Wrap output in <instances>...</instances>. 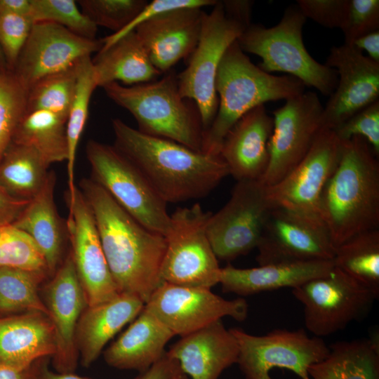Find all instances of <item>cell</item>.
<instances>
[{
	"mask_svg": "<svg viewBox=\"0 0 379 379\" xmlns=\"http://www.w3.org/2000/svg\"><path fill=\"white\" fill-rule=\"evenodd\" d=\"M175 335L145 307L128 328L104 352L105 362L122 370L149 368L165 354Z\"/></svg>",
	"mask_w": 379,
	"mask_h": 379,
	"instance_id": "27",
	"label": "cell"
},
{
	"mask_svg": "<svg viewBox=\"0 0 379 379\" xmlns=\"http://www.w3.org/2000/svg\"><path fill=\"white\" fill-rule=\"evenodd\" d=\"M28 88L12 69L0 67V161L27 114Z\"/></svg>",
	"mask_w": 379,
	"mask_h": 379,
	"instance_id": "37",
	"label": "cell"
},
{
	"mask_svg": "<svg viewBox=\"0 0 379 379\" xmlns=\"http://www.w3.org/2000/svg\"><path fill=\"white\" fill-rule=\"evenodd\" d=\"M86 152L91 178L138 222L164 237L171 220L167 204L135 165L114 145L94 140L87 142Z\"/></svg>",
	"mask_w": 379,
	"mask_h": 379,
	"instance_id": "8",
	"label": "cell"
},
{
	"mask_svg": "<svg viewBox=\"0 0 379 379\" xmlns=\"http://www.w3.org/2000/svg\"><path fill=\"white\" fill-rule=\"evenodd\" d=\"M350 0H298L297 6L305 16L328 28L341 29Z\"/></svg>",
	"mask_w": 379,
	"mask_h": 379,
	"instance_id": "44",
	"label": "cell"
},
{
	"mask_svg": "<svg viewBox=\"0 0 379 379\" xmlns=\"http://www.w3.org/2000/svg\"><path fill=\"white\" fill-rule=\"evenodd\" d=\"M245 29L226 15L222 1H218L210 13L204 12L197 45L187 67L177 75L180 94L195 103L204 132L211 126L218 107L215 77L220 62L227 48Z\"/></svg>",
	"mask_w": 379,
	"mask_h": 379,
	"instance_id": "9",
	"label": "cell"
},
{
	"mask_svg": "<svg viewBox=\"0 0 379 379\" xmlns=\"http://www.w3.org/2000/svg\"><path fill=\"white\" fill-rule=\"evenodd\" d=\"M338 74V84L324 107L322 128L334 131L347 119L379 100V62L354 45L330 49L326 64Z\"/></svg>",
	"mask_w": 379,
	"mask_h": 379,
	"instance_id": "18",
	"label": "cell"
},
{
	"mask_svg": "<svg viewBox=\"0 0 379 379\" xmlns=\"http://www.w3.org/2000/svg\"><path fill=\"white\" fill-rule=\"evenodd\" d=\"M91 60L97 87L119 81L135 85L147 83L161 74L134 30L102 48Z\"/></svg>",
	"mask_w": 379,
	"mask_h": 379,
	"instance_id": "29",
	"label": "cell"
},
{
	"mask_svg": "<svg viewBox=\"0 0 379 379\" xmlns=\"http://www.w3.org/2000/svg\"><path fill=\"white\" fill-rule=\"evenodd\" d=\"M204 12L199 7L174 9L135 27L152 63L161 74L191 55L199 41Z\"/></svg>",
	"mask_w": 379,
	"mask_h": 379,
	"instance_id": "21",
	"label": "cell"
},
{
	"mask_svg": "<svg viewBox=\"0 0 379 379\" xmlns=\"http://www.w3.org/2000/svg\"><path fill=\"white\" fill-rule=\"evenodd\" d=\"M178 365V362L169 358L165 352L157 362L135 379H170Z\"/></svg>",
	"mask_w": 379,
	"mask_h": 379,
	"instance_id": "48",
	"label": "cell"
},
{
	"mask_svg": "<svg viewBox=\"0 0 379 379\" xmlns=\"http://www.w3.org/2000/svg\"><path fill=\"white\" fill-rule=\"evenodd\" d=\"M302 305L306 328L322 338L364 317L378 294L338 268L292 288Z\"/></svg>",
	"mask_w": 379,
	"mask_h": 379,
	"instance_id": "10",
	"label": "cell"
},
{
	"mask_svg": "<svg viewBox=\"0 0 379 379\" xmlns=\"http://www.w3.org/2000/svg\"><path fill=\"white\" fill-rule=\"evenodd\" d=\"M7 66L4 55L3 54V52L0 48V67Z\"/></svg>",
	"mask_w": 379,
	"mask_h": 379,
	"instance_id": "54",
	"label": "cell"
},
{
	"mask_svg": "<svg viewBox=\"0 0 379 379\" xmlns=\"http://www.w3.org/2000/svg\"><path fill=\"white\" fill-rule=\"evenodd\" d=\"M217 1L215 0H154L147 3L134 20L124 29L102 39V48L109 46L118 39L133 31L140 24L159 13L181 8L213 6Z\"/></svg>",
	"mask_w": 379,
	"mask_h": 379,
	"instance_id": "45",
	"label": "cell"
},
{
	"mask_svg": "<svg viewBox=\"0 0 379 379\" xmlns=\"http://www.w3.org/2000/svg\"><path fill=\"white\" fill-rule=\"evenodd\" d=\"M79 61L34 84L28 89L27 114L46 110L67 121L75 94Z\"/></svg>",
	"mask_w": 379,
	"mask_h": 379,
	"instance_id": "36",
	"label": "cell"
},
{
	"mask_svg": "<svg viewBox=\"0 0 379 379\" xmlns=\"http://www.w3.org/2000/svg\"><path fill=\"white\" fill-rule=\"evenodd\" d=\"M170 379H189V378L180 370L178 365Z\"/></svg>",
	"mask_w": 379,
	"mask_h": 379,
	"instance_id": "53",
	"label": "cell"
},
{
	"mask_svg": "<svg viewBox=\"0 0 379 379\" xmlns=\"http://www.w3.org/2000/svg\"><path fill=\"white\" fill-rule=\"evenodd\" d=\"M306 19L298 6L292 5L285 10L275 26L267 28L251 23L237 41L244 53L262 59L258 66L263 71L286 72L305 86L331 95L338 84V74L334 69L318 62L307 52L302 41Z\"/></svg>",
	"mask_w": 379,
	"mask_h": 379,
	"instance_id": "6",
	"label": "cell"
},
{
	"mask_svg": "<svg viewBox=\"0 0 379 379\" xmlns=\"http://www.w3.org/2000/svg\"><path fill=\"white\" fill-rule=\"evenodd\" d=\"M256 248L259 265L333 260L335 251L320 220L279 206L271 208Z\"/></svg>",
	"mask_w": 379,
	"mask_h": 379,
	"instance_id": "15",
	"label": "cell"
},
{
	"mask_svg": "<svg viewBox=\"0 0 379 379\" xmlns=\"http://www.w3.org/2000/svg\"><path fill=\"white\" fill-rule=\"evenodd\" d=\"M358 49L365 51L368 58L379 62V30L368 33L358 39L352 44Z\"/></svg>",
	"mask_w": 379,
	"mask_h": 379,
	"instance_id": "49",
	"label": "cell"
},
{
	"mask_svg": "<svg viewBox=\"0 0 379 379\" xmlns=\"http://www.w3.org/2000/svg\"><path fill=\"white\" fill-rule=\"evenodd\" d=\"M36 379H91L74 374V373H59L49 370L42 359L37 361Z\"/></svg>",
	"mask_w": 379,
	"mask_h": 379,
	"instance_id": "51",
	"label": "cell"
},
{
	"mask_svg": "<svg viewBox=\"0 0 379 379\" xmlns=\"http://www.w3.org/2000/svg\"><path fill=\"white\" fill-rule=\"evenodd\" d=\"M48 273L13 267L0 268V317L48 310L39 286Z\"/></svg>",
	"mask_w": 379,
	"mask_h": 379,
	"instance_id": "34",
	"label": "cell"
},
{
	"mask_svg": "<svg viewBox=\"0 0 379 379\" xmlns=\"http://www.w3.org/2000/svg\"><path fill=\"white\" fill-rule=\"evenodd\" d=\"M67 121L46 110L27 114L17 127L11 142L35 149L50 166L67 161Z\"/></svg>",
	"mask_w": 379,
	"mask_h": 379,
	"instance_id": "32",
	"label": "cell"
},
{
	"mask_svg": "<svg viewBox=\"0 0 379 379\" xmlns=\"http://www.w3.org/2000/svg\"><path fill=\"white\" fill-rule=\"evenodd\" d=\"M305 88L304 84L294 77L274 76L261 69L235 41L225 51L217 70L218 107L204 133L201 151L220 154L225 135L243 115L266 102L294 98Z\"/></svg>",
	"mask_w": 379,
	"mask_h": 379,
	"instance_id": "4",
	"label": "cell"
},
{
	"mask_svg": "<svg viewBox=\"0 0 379 379\" xmlns=\"http://www.w3.org/2000/svg\"><path fill=\"white\" fill-rule=\"evenodd\" d=\"M144 307L142 300L125 293L109 301L87 306L79 320L75 335L81 365L90 366L109 340L135 319Z\"/></svg>",
	"mask_w": 379,
	"mask_h": 379,
	"instance_id": "26",
	"label": "cell"
},
{
	"mask_svg": "<svg viewBox=\"0 0 379 379\" xmlns=\"http://www.w3.org/2000/svg\"><path fill=\"white\" fill-rule=\"evenodd\" d=\"M333 267V260L281 262L246 269L228 264L221 268L219 284L225 293L246 296L281 288H295L326 275Z\"/></svg>",
	"mask_w": 379,
	"mask_h": 379,
	"instance_id": "24",
	"label": "cell"
},
{
	"mask_svg": "<svg viewBox=\"0 0 379 379\" xmlns=\"http://www.w3.org/2000/svg\"><path fill=\"white\" fill-rule=\"evenodd\" d=\"M230 331L238 345L237 364L246 379H272L270 371L274 368H286L301 379H310L308 367L329 353V347L321 338L310 337L302 328L274 329L263 335L237 328Z\"/></svg>",
	"mask_w": 379,
	"mask_h": 379,
	"instance_id": "11",
	"label": "cell"
},
{
	"mask_svg": "<svg viewBox=\"0 0 379 379\" xmlns=\"http://www.w3.org/2000/svg\"><path fill=\"white\" fill-rule=\"evenodd\" d=\"M320 220L336 248L352 237L379 229V161L360 137L342 141L337 166L319 205Z\"/></svg>",
	"mask_w": 379,
	"mask_h": 379,
	"instance_id": "3",
	"label": "cell"
},
{
	"mask_svg": "<svg viewBox=\"0 0 379 379\" xmlns=\"http://www.w3.org/2000/svg\"><path fill=\"white\" fill-rule=\"evenodd\" d=\"M145 308L175 335L182 337L225 317L244 321L248 305L242 298L225 300L211 288L163 282L152 294Z\"/></svg>",
	"mask_w": 379,
	"mask_h": 379,
	"instance_id": "14",
	"label": "cell"
},
{
	"mask_svg": "<svg viewBox=\"0 0 379 379\" xmlns=\"http://www.w3.org/2000/svg\"><path fill=\"white\" fill-rule=\"evenodd\" d=\"M211 214L194 204L190 208H178L170 215L161 268L163 282L211 289L219 284L221 268L206 232Z\"/></svg>",
	"mask_w": 379,
	"mask_h": 379,
	"instance_id": "7",
	"label": "cell"
},
{
	"mask_svg": "<svg viewBox=\"0 0 379 379\" xmlns=\"http://www.w3.org/2000/svg\"><path fill=\"white\" fill-rule=\"evenodd\" d=\"M333 262L379 295V229L357 234L338 246Z\"/></svg>",
	"mask_w": 379,
	"mask_h": 379,
	"instance_id": "33",
	"label": "cell"
},
{
	"mask_svg": "<svg viewBox=\"0 0 379 379\" xmlns=\"http://www.w3.org/2000/svg\"><path fill=\"white\" fill-rule=\"evenodd\" d=\"M37 361L27 368L0 363V379H36Z\"/></svg>",
	"mask_w": 379,
	"mask_h": 379,
	"instance_id": "50",
	"label": "cell"
},
{
	"mask_svg": "<svg viewBox=\"0 0 379 379\" xmlns=\"http://www.w3.org/2000/svg\"><path fill=\"white\" fill-rule=\"evenodd\" d=\"M323 109L317 94L307 91L273 112L269 163L260 180L262 184H277L304 158L322 128Z\"/></svg>",
	"mask_w": 379,
	"mask_h": 379,
	"instance_id": "13",
	"label": "cell"
},
{
	"mask_svg": "<svg viewBox=\"0 0 379 379\" xmlns=\"http://www.w3.org/2000/svg\"><path fill=\"white\" fill-rule=\"evenodd\" d=\"M33 24L29 17L0 10V48L10 69L14 67Z\"/></svg>",
	"mask_w": 379,
	"mask_h": 379,
	"instance_id": "41",
	"label": "cell"
},
{
	"mask_svg": "<svg viewBox=\"0 0 379 379\" xmlns=\"http://www.w3.org/2000/svg\"><path fill=\"white\" fill-rule=\"evenodd\" d=\"M74 0H31L34 22H51L86 39H95L98 27L78 8Z\"/></svg>",
	"mask_w": 379,
	"mask_h": 379,
	"instance_id": "39",
	"label": "cell"
},
{
	"mask_svg": "<svg viewBox=\"0 0 379 379\" xmlns=\"http://www.w3.org/2000/svg\"><path fill=\"white\" fill-rule=\"evenodd\" d=\"M29 201L12 197L0 186V225L13 223Z\"/></svg>",
	"mask_w": 379,
	"mask_h": 379,
	"instance_id": "46",
	"label": "cell"
},
{
	"mask_svg": "<svg viewBox=\"0 0 379 379\" xmlns=\"http://www.w3.org/2000/svg\"><path fill=\"white\" fill-rule=\"evenodd\" d=\"M13 267L49 274L45 258L34 241L12 223L0 225V268Z\"/></svg>",
	"mask_w": 379,
	"mask_h": 379,
	"instance_id": "38",
	"label": "cell"
},
{
	"mask_svg": "<svg viewBox=\"0 0 379 379\" xmlns=\"http://www.w3.org/2000/svg\"><path fill=\"white\" fill-rule=\"evenodd\" d=\"M192 379H218L237 364L239 348L221 320L184 335L166 352Z\"/></svg>",
	"mask_w": 379,
	"mask_h": 379,
	"instance_id": "23",
	"label": "cell"
},
{
	"mask_svg": "<svg viewBox=\"0 0 379 379\" xmlns=\"http://www.w3.org/2000/svg\"><path fill=\"white\" fill-rule=\"evenodd\" d=\"M222 4L226 15L241 24L246 29L251 24L253 1L248 0H226Z\"/></svg>",
	"mask_w": 379,
	"mask_h": 379,
	"instance_id": "47",
	"label": "cell"
},
{
	"mask_svg": "<svg viewBox=\"0 0 379 379\" xmlns=\"http://www.w3.org/2000/svg\"><path fill=\"white\" fill-rule=\"evenodd\" d=\"M379 1L350 0L341 30L344 44L352 45L359 38L378 30Z\"/></svg>",
	"mask_w": 379,
	"mask_h": 379,
	"instance_id": "42",
	"label": "cell"
},
{
	"mask_svg": "<svg viewBox=\"0 0 379 379\" xmlns=\"http://www.w3.org/2000/svg\"><path fill=\"white\" fill-rule=\"evenodd\" d=\"M55 351V331L48 315L34 312L0 317V363L27 368Z\"/></svg>",
	"mask_w": 379,
	"mask_h": 379,
	"instance_id": "25",
	"label": "cell"
},
{
	"mask_svg": "<svg viewBox=\"0 0 379 379\" xmlns=\"http://www.w3.org/2000/svg\"><path fill=\"white\" fill-rule=\"evenodd\" d=\"M341 141L360 137L379 155V100L360 110L334 130Z\"/></svg>",
	"mask_w": 379,
	"mask_h": 379,
	"instance_id": "43",
	"label": "cell"
},
{
	"mask_svg": "<svg viewBox=\"0 0 379 379\" xmlns=\"http://www.w3.org/2000/svg\"><path fill=\"white\" fill-rule=\"evenodd\" d=\"M66 222L76 271L88 307L109 301L121 294L107 265L91 209L77 187L72 198L66 196Z\"/></svg>",
	"mask_w": 379,
	"mask_h": 379,
	"instance_id": "17",
	"label": "cell"
},
{
	"mask_svg": "<svg viewBox=\"0 0 379 379\" xmlns=\"http://www.w3.org/2000/svg\"><path fill=\"white\" fill-rule=\"evenodd\" d=\"M80 191L93 214L102 250L120 293L145 305L163 283L165 237L133 218L92 178H83Z\"/></svg>",
	"mask_w": 379,
	"mask_h": 379,
	"instance_id": "1",
	"label": "cell"
},
{
	"mask_svg": "<svg viewBox=\"0 0 379 379\" xmlns=\"http://www.w3.org/2000/svg\"><path fill=\"white\" fill-rule=\"evenodd\" d=\"M272 207L260 180L237 181L229 201L208 220L207 236L216 258L231 261L256 248Z\"/></svg>",
	"mask_w": 379,
	"mask_h": 379,
	"instance_id": "12",
	"label": "cell"
},
{
	"mask_svg": "<svg viewBox=\"0 0 379 379\" xmlns=\"http://www.w3.org/2000/svg\"><path fill=\"white\" fill-rule=\"evenodd\" d=\"M273 118L264 105L243 115L225 135L220 154L237 181L260 180L269 163Z\"/></svg>",
	"mask_w": 379,
	"mask_h": 379,
	"instance_id": "22",
	"label": "cell"
},
{
	"mask_svg": "<svg viewBox=\"0 0 379 379\" xmlns=\"http://www.w3.org/2000/svg\"><path fill=\"white\" fill-rule=\"evenodd\" d=\"M48 167L33 148L11 142L0 161V186L12 197L29 201L44 186Z\"/></svg>",
	"mask_w": 379,
	"mask_h": 379,
	"instance_id": "31",
	"label": "cell"
},
{
	"mask_svg": "<svg viewBox=\"0 0 379 379\" xmlns=\"http://www.w3.org/2000/svg\"><path fill=\"white\" fill-rule=\"evenodd\" d=\"M102 47V39L80 36L53 22H36L12 69L29 89L40 79L72 67Z\"/></svg>",
	"mask_w": 379,
	"mask_h": 379,
	"instance_id": "19",
	"label": "cell"
},
{
	"mask_svg": "<svg viewBox=\"0 0 379 379\" xmlns=\"http://www.w3.org/2000/svg\"><path fill=\"white\" fill-rule=\"evenodd\" d=\"M308 374L312 379H379L378 336L332 344Z\"/></svg>",
	"mask_w": 379,
	"mask_h": 379,
	"instance_id": "30",
	"label": "cell"
},
{
	"mask_svg": "<svg viewBox=\"0 0 379 379\" xmlns=\"http://www.w3.org/2000/svg\"><path fill=\"white\" fill-rule=\"evenodd\" d=\"M97 88L91 56L81 58L79 63L77 84L74 99L69 112L66 127L68 144L67 178L68 191L66 194L73 197L77 186L74 184V166L77 147L88 116L91 95Z\"/></svg>",
	"mask_w": 379,
	"mask_h": 379,
	"instance_id": "35",
	"label": "cell"
},
{
	"mask_svg": "<svg viewBox=\"0 0 379 379\" xmlns=\"http://www.w3.org/2000/svg\"><path fill=\"white\" fill-rule=\"evenodd\" d=\"M81 11L97 27L120 32L147 4L145 0H79Z\"/></svg>",
	"mask_w": 379,
	"mask_h": 379,
	"instance_id": "40",
	"label": "cell"
},
{
	"mask_svg": "<svg viewBox=\"0 0 379 379\" xmlns=\"http://www.w3.org/2000/svg\"><path fill=\"white\" fill-rule=\"evenodd\" d=\"M43 301L55 334L53 365L57 372L74 373L79 358L76 329L88 305L71 252L46 286Z\"/></svg>",
	"mask_w": 379,
	"mask_h": 379,
	"instance_id": "20",
	"label": "cell"
},
{
	"mask_svg": "<svg viewBox=\"0 0 379 379\" xmlns=\"http://www.w3.org/2000/svg\"><path fill=\"white\" fill-rule=\"evenodd\" d=\"M0 10L30 18L31 0H0Z\"/></svg>",
	"mask_w": 379,
	"mask_h": 379,
	"instance_id": "52",
	"label": "cell"
},
{
	"mask_svg": "<svg viewBox=\"0 0 379 379\" xmlns=\"http://www.w3.org/2000/svg\"><path fill=\"white\" fill-rule=\"evenodd\" d=\"M112 126L114 147L135 165L166 204L204 197L230 175L220 154L145 134L119 119H113Z\"/></svg>",
	"mask_w": 379,
	"mask_h": 379,
	"instance_id": "2",
	"label": "cell"
},
{
	"mask_svg": "<svg viewBox=\"0 0 379 379\" xmlns=\"http://www.w3.org/2000/svg\"><path fill=\"white\" fill-rule=\"evenodd\" d=\"M102 88L133 115L140 132L202 152L204 131L198 108L180 95L174 72H166L158 81L131 86L112 82Z\"/></svg>",
	"mask_w": 379,
	"mask_h": 379,
	"instance_id": "5",
	"label": "cell"
},
{
	"mask_svg": "<svg viewBox=\"0 0 379 379\" xmlns=\"http://www.w3.org/2000/svg\"><path fill=\"white\" fill-rule=\"evenodd\" d=\"M56 177L48 171L41 190L27 204L12 223L34 241L42 252L50 274L60 265L67 226L60 218L54 201Z\"/></svg>",
	"mask_w": 379,
	"mask_h": 379,
	"instance_id": "28",
	"label": "cell"
},
{
	"mask_svg": "<svg viewBox=\"0 0 379 379\" xmlns=\"http://www.w3.org/2000/svg\"><path fill=\"white\" fill-rule=\"evenodd\" d=\"M341 147L334 131L321 128L304 158L279 182L267 187L272 205L320 220L321 195L337 166Z\"/></svg>",
	"mask_w": 379,
	"mask_h": 379,
	"instance_id": "16",
	"label": "cell"
}]
</instances>
